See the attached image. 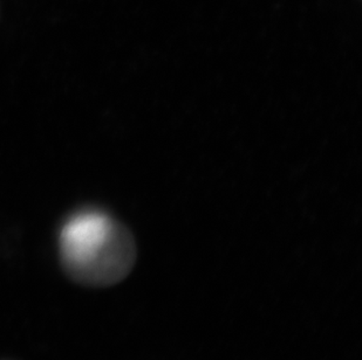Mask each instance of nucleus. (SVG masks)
<instances>
[{
	"mask_svg": "<svg viewBox=\"0 0 362 360\" xmlns=\"http://www.w3.org/2000/svg\"><path fill=\"white\" fill-rule=\"evenodd\" d=\"M59 248L66 275L85 287L120 283L136 261L129 231L98 210L80 211L67 219L59 235Z\"/></svg>",
	"mask_w": 362,
	"mask_h": 360,
	"instance_id": "obj_1",
	"label": "nucleus"
}]
</instances>
